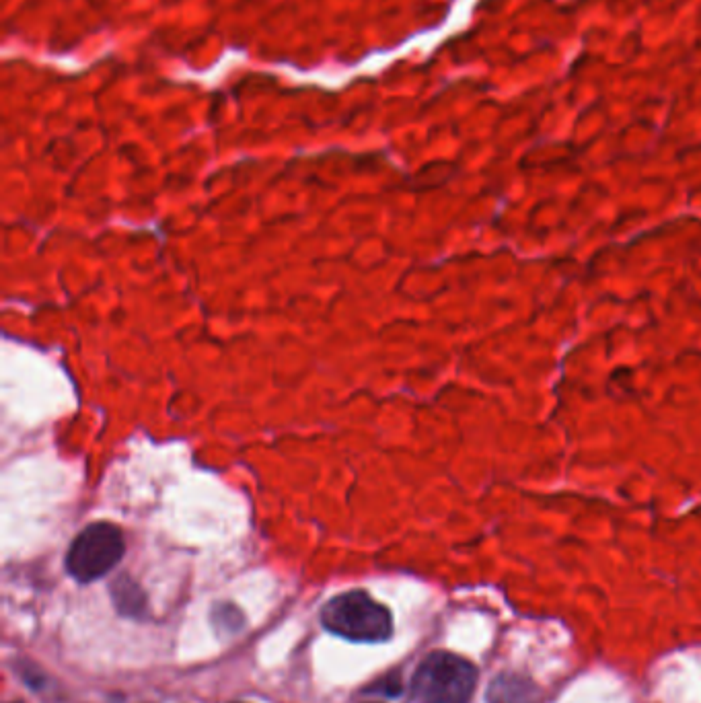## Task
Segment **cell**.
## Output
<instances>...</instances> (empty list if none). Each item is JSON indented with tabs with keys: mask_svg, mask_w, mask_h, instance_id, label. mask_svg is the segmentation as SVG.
Segmentation results:
<instances>
[{
	"mask_svg": "<svg viewBox=\"0 0 701 703\" xmlns=\"http://www.w3.org/2000/svg\"><path fill=\"white\" fill-rule=\"evenodd\" d=\"M371 691H381V693L393 697V695L401 693V681H399V677L389 675V677H385L383 681L377 683V689H371Z\"/></svg>",
	"mask_w": 701,
	"mask_h": 703,
	"instance_id": "cell-7",
	"label": "cell"
},
{
	"mask_svg": "<svg viewBox=\"0 0 701 703\" xmlns=\"http://www.w3.org/2000/svg\"><path fill=\"white\" fill-rule=\"evenodd\" d=\"M112 597L116 609L126 617H142L146 613L144 592L130 576H120L114 582Z\"/></svg>",
	"mask_w": 701,
	"mask_h": 703,
	"instance_id": "cell-5",
	"label": "cell"
},
{
	"mask_svg": "<svg viewBox=\"0 0 701 703\" xmlns=\"http://www.w3.org/2000/svg\"><path fill=\"white\" fill-rule=\"evenodd\" d=\"M126 541L118 525L99 521L85 527L70 543L66 570L77 582L89 584L112 572L124 558Z\"/></svg>",
	"mask_w": 701,
	"mask_h": 703,
	"instance_id": "cell-3",
	"label": "cell"
},
{
	"mask_svg": "<svg viewBox=\"0 0 701 703\" xmlns=\"http://www.w3.org/2000/svg\"><path fill=\"white\" fill-rule=\"evenodd\" d=\"M225 611H227V617H220L216 613V627H227V632H237V629L243 625V617L233 619V615L239 613L233 605H225Z\"/></svg>",
	"mask_w": 701,
	"mask_h": 703,
	"instance_id": "cell-6",
	"label": "cell"
},
{
	"mask_svg": "<svg viewBox=\"0 0 701 703\" xmlns=\"http://www.w3.org/2000/svg\"><path fill=\"white\" fill-rule=\"evenodd\" d=\"M477 685L475 666L451 652L426 656L412 679L416 703H469Z\"/></svg>",
	"mask_w": 701,
	"mask_h": 703,
	"instance_id": "cell-2",
	"label": "cell"
},
{
	"mask_svg": "<svg viewBox=\"0 0 701 703\" xmlns=\"http://www.w3.org/2000/svg\"><path fill=\"white\" fill-rule=\"evenodd\" d=\"M488 703H537V687L521 675H500L488 689Z\"/></svg>",
	"mask_w": 701,
	"mask_h": 703,
	"instance_id": "cell-4",
	"label": "cell"
},
{
	"mask_svg": "<svg viewBox=\"0 0 701 703\" xmlns=\"http://www.w3.org/2000/svg\"><path fill=\"white\" fill-rule=\"evenodd\" d=\"M321 623L327 632L350 642H387L393 634L389 609L364 590H350L327 601L321 609Z\"/></svg>",
	"mask_w": 701,
	"mask_h": 703,
	"instance_id": "cell-1",
	"label": "cell"
},
{
	"mask_svg": "<svg viewBox=\"0 0 701 703\" xmlns=\"http://www.w3.org/2000/svg\"><path fill=\"white\" fill-rule=\"evenodd\" d=\"M17 703H21V701H17Z\"/></svg>",
	"mask_w": 701,
	"mask_h": 703,
	"instance_id": "cell-8",
	"label": "cell"
}]
</instances>
